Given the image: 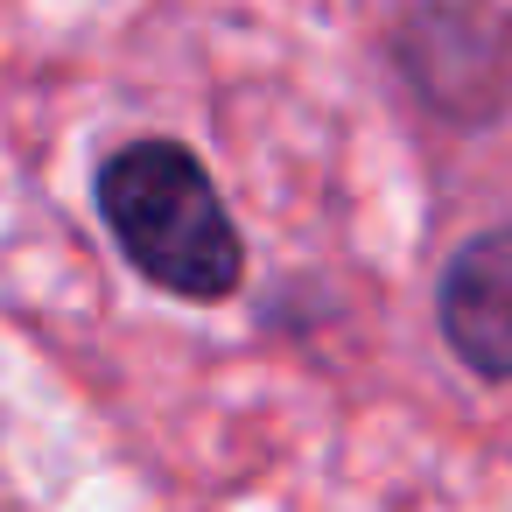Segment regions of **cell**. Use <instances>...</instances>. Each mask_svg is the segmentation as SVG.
<instances>
[{
  "label": "cell",
  "mask_w": 512,
  "mask_h": 512,
  "mask_svg": "<svg viewBox=\"0 0 512 512\" xmlns=\"http://www.w3.org/2000/svg\"><path fill=\"white\" fill-rule=\"evenodd\" d=\"M99 218L113 246L155 288L183 302H225L246 281L239 225L211 183V169L183 141H127L99 162Z\"/></svg>",
  "instance_id": "cell-1"
},
{
  "label": "cell",
  "mask_w": 512,
  "mask_h": 512,
  "mask_svg": "<svg viewBox=\"0 0 512 512\" xmlns=\"http://www.w3.org/2000/svg\"><path fill=\"white\" fill-rule=\"evenodd\" d=\"M442 344L477 379H512V225L463 239L435 281Z\"/></svg>",
  "instance_id": "cell-2"
}]
</instances>
